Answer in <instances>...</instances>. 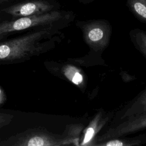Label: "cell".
<instances>
[{"label":"cell","mask_w":146,"mask_h":146,"mask_svg":"<svg viewBox=\"0 0 146 146\" xmlns=\"http://www.w3.org/2000/svg\"><path fill=\"white\" fill-rule=\"evenodd\" d=\"M146 111V88L127 104L122 110L118 120L123 121Z\"/></svg>","instance_id":"8"},{"label":"cell","mask_w":146,"mask_h":146,"mask_svg":"<svg viewBox=\"0 0 146 146\" xmlns=\"http://www.w3.org/2000/svg\"><path fill=\"white\" fill-rule=\"evenodd\" d=\"M120 75H121V76L123 80L125 82L131 81L135 79L134 76H131V75L128 74L127 72H124V71H121L120 72Z\"/></svg>","instance_id":"15"},{"label":"cell","mask_w":146,"mask_h":146,"mask_svg":"<svg viewBox=\"0 0 146 146\" xmlns=\"http://www.w3.org/2000/svg\"><path fill=\"white\" fill-rule=\"evenodd\" d=\"M6 100V95L4 91L0 87V106L2 105Z\"/></svg>","instance_id":"16"},{"label":"cell","mask_w":146,"mask_h":146,"mask_svg":"<svg viewBox=\"0 0 146 146\" xmlns=\"http://www.w3.org/2000/svg\"><path fill=\"white\" fill-rule=\"evenodd\" d=\"M146 129V111L128 117L110 127L103 134L95 137L94 144L107 140L123 137Z\"/></svg>","instance_id":"6"},{"label":"cell","mask_w":146,"mask_h":146,"mask_svg":"<svg viewBox=\"0 0 146 146\" xmlns=\"http://www.w3.org/2000/svg\"><path fill=\"white\" fill-rule=\"evenodd\" d=\"M14 118V115L10 113L0 112V128L9 124Z\"/></svg>","instance_id":"14"},{"label":"cell","mask_w":146,"mask_h":146,"mask_svg":"<svg viewBox=\"0 0 146 146\" xmlns=\"http://www.w3.org/2000/svg\"><path fill=\"white\" fill-rule=\"evenodd\" d=\"M17 0H0V6L3 4H6V3H8L10 2H12L14 1H15Z\"/></svg>","instance_id":"19"},{"label":"cell","mask_w":146,"mask_h":146,"mask_svg":"<svg viewBox=\"0 0 146 146\" xmlns=\"http://www.w3.org/2000/svg\"><path fill=\"white\" fill-rule=\"evenodd\" d=\"M76 26L83 34L84 42L92 52L101 54L108 46L112 27L106 19H90L78 21Z\"/></svg>","instance_id":"4"},{"label":"cell","mask_w":146,"mask_h":146,"mask_svg":"<svg viewBox=\"0 0 146 146\" xmlns=\"http://www.w3.org/2000/svg\"><path fill=\"white\" fill-rule=\"evenodd\" d=\"M71 145L62 135L53 133L42 127L29 128L0 140V146H61Z\"/></svg>","instance_id":"3"},{"label":"cell","mask_w":146,"mask_h":146,"mask_svg":"<svg viewBox=\"0 0 146 146\" xmlns=\"http://www.w3.org/2000/svg\"><path fill=\"white\" fill-rule=\"evenodd\" d=\"M44 66L54 75L73 83L84 91L86 86L84 74L73 64L53 60L45 61Z\"/></svg>","instance_id":"7"},{"label":"cell","mask_w":146,"mask_h":146,"mask_svg":"<svg viewBox=\"0 0 146 146\" xmlns=\"http://www.w3.org/2000/svg\"><path fill=\"white\" fill-rule=\"evenodd\" d=\"M7 20H9V18H8V17L5 14L0 12V23L3 21H7Z\"/></svg>","instance_id":"17"},{"label":"cell","mask_w":146,"mask_h":146,"mask_svg":"<svg viewBox=\"0 0 146 146\" xmlns=\"http://www.w3.org/2000/svg\"><path fill=\"white\" fill-rule=\"evenodd\" d=\"M78 1H79V3H80L82 4L87 5V4H89V3L93 2L95 0H78Z\"/></svg>","instance_id":"18"},{"label":"cell","mask_w":146,"mask_h":146,"mask_svg":"<svg viewBox=\"0 0 146 146\" xmlns=\"http://www.w3.org/2000/svg\"><path fill=\"white\" fill-rule=\"evenodd\" d=\"M60 30L54 27L36 29L0 40V65L22 63L51 50L63 37Z\"/></svg>","instance_id":"1"},{"label":"cell","mask_w":146,"mask_h":146,"mask_svg":"<svg viewBox=\"0 0 146 146\" xmlns=\"http://www.w3.org/2000/svg\"><path fill=\"white\" fill-rule=\"evenodd\" d=\"M126 6L139 21L146 23V0H125Z\"/></svg>","instance_id":"11"},{"label":"cell","mask_w":146,"mask_h":146,"mask_svg":"<svg viewBox=\"0 0 146 146\" xmlns=\"http://www.w3.org/2000/svg\"><path fill=\"white\" fill-rule=\"evenodd\" d=\"M146 144V135H140L133 137H120L98 142L94 145L97 146H135Z\"/></svg>","instance_id":"10"},{"label":"cell","mask_w":146,"mask_h":146,"mask_svg":"<svg viewBox=\"0 0 146 146\" xmlns=\"http://www.w3.org/2000/svg\"><path fill=\"white\" fill-rule=\"evenodd\" d=\"M72 11L58 10L47 13L7 20L0 23V40L19 32L54 27L60 30L67 27L75 18Z\"/></svg>","instance_id":"2"},{"label":"cell","mask_w":146,"mask_h":146,"mask_svg":"<svg viewBox=\"0 0 146 146\" xmlns=\"http://www.w3.org/2000/svg\"><path fill=\"white\" fill-rule=\"evenodd\" d=\"M129 37L135 48L146 59V31L133 29L129 31Z\"/></svg>","instance_id":"12"},{"label":"cell","mask_w":146,"mask_h":146,"mask_svg":"<svg viewBox=\"0 0 146 146\" xmlns=\"http://www.w3.org/2000/svg\"><path fill=\"white\" fill-rule=\"evenodd\" d=\"M57 0H17L0 6V12L9 20L39 15L60 9Z\"/></svg>","instance_id":"5"},{"label":"cell","mask_w":146,"mask_h":146,"mask_svg":"<svg viewBox=\"0 0 146 146\" xmlns=\"http://www.w3.org/2000/svg\"><path fill=\"white\" fill-rule=\"evenodd\" d=\"M108 117L104 116L103 111H99L94 117V119L90 123L85 131L84 136L83 137L81 145H89L90 142L94 141V137L98 132L99 130L106 124L108 121Z\"/></svg>","instance_id":"9"},{"label":"cell","mask_w":146,"mask_h":146,"mask_svg":"<svg viewBox=\"0 0 146 146\" xmlns=\"http://www.w3.org/2000/svg\"><path fill=\"white\" fill-rule=\"evenodd\" d=\"M82 124H70L66 127V129L62 134L64 137L67 139L71 145H78L76 142L79 139V135L84 128Z\"/></svg>","instance_id":"13"}]
</instances>
